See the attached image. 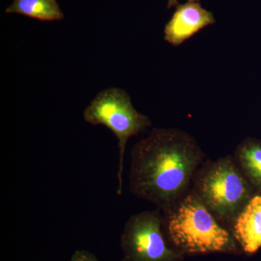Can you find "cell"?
<instances>
[{"instance_id": "8", "label": "cell", "mask_w": 261, "mask_h": 261, "mask_svg": "<svg viewBox=\"0 0 261 261\" xmlns=\"http://www.w3.org/2000/svg\"><path fill=\"white\" fill-rule=\"evenodd\" d=\"M233 157L252 187L261 191V141L245 139L237 147Z\"/></svg>"}, {"instance_id": "6", "label": "cell", "mask_w": 261, "mask_h": 261, "mask_svg": "<svg viewBox=\"0 0 261 261\" xmlns=\"http://www.w3.org/2000/svg\"><path fill=\"white\" fill-rule=\"evenodd\" d=\"M216 23L214 15L197 2L178 5L164 29V39L175 47L191 39L201 30Z\"/></svg>"}, {"instance_id": "1", "label": "cell", "mask_w": 261, "mask_h": 261, "mask_svg": "<svg viewBox=\"0 0 261 261\" xmlns=\"http://www.w3.org/2000/svg\"><path fill=\"white\" fill-rule=\"evenodd\" d=\"M205 158L190 134L178 128H153L130 152V193L167 211L191 190Z\"/></svg>"}, {"instance_id": "11", "label": "cell", "mask_w": 261, "mask_h": 261, "mask_svg": "<svg viewBox=\"0 0 261 261\" xmlns=\"http://www.w3.org/2000/svg\"><path fill=\"white\" fill-rule=\"evenodd\" d=\"M179 0H168V8H171L173 7L178 5V3ZM190 2H198L199 0H189Z\"/></svg>"}, {"instance_id": "5", "label": "cell", "mask_w": 261, "mask_h": 261, "mask_svg": "<svg viewBox=\"0 0 261 261\" xmlns=\"http://www.w3.org/2000/svg\"><path fill=\"white\" fill-rule=\"evenodd\" d=\"M160 210L130 216L121 233L123 261H180L184 255L171 245Z\"/></svg>"}, {"instance_id": "3", "label": "cell", "mask_w": 261, "mask_h": 261, "mask_svg": "<svg viewBox=\"0 0 261 261\" xmlns=\"http://www.w3.org/2000/svg\"><path fill=\"white\" fill-rule=\"evenodd\" d=\"M191 190L220 223L231 226L253 197L252 185L229 155L202 163Z\"/></svg>"}, {"instance_id": "9", "label": "cell", "mask_w": 261, "mask_h": 261, "mask_svg": "<svg viewBox=\"0 0 261 261\" xmlns=\"http://www.w3.org/2000/svg\"><path fill=\"white\" fill-rule=\"evenodd\" d=\"M5 13L25 15L41 21H56L64 18L57 0H13Z\"/></svg>"}, {"instance_id": "7", "label": "cell", "mask_w": 261, "mask_h": 261, "mask_svg": "<svg viewBox=\"0 0 261 261\" xmlns=\"http://www.w3.org/2000/svg\"><path fill=\"white\" fill-rule=\"evenodd\" d=\"M231 228V233L247 254L255 253L261 247V195L247 202Z\"/></svg>"}, {"instance_id": "4", "label": "cell", "mask_w": 261, "mask_h": 261, "mask_svg": "<svg viewBox=\"0 0 261 261\" xmlns=\"http://www.w3.org/2000/svg\"><path fill=\"white\" fill-rule=\"evenodd\" d=\"M84 119L94 126L107 127L118 140L119 163L117 194L121 195L127 142L130 137L138 135L151 126L152 121L149 117L135 109L126 91L117 87H111L99 92L84 110Z\"/></svg>"}, {"instance_id": "2", "label": "cell", "mask_w": 261, "mask_h": 261, "mask_svg": "<svg viewBox=\"0 0 261 261\" xmlns=\"http://www.w3.org/2000/svg\"><path fill=\"white\" fill-rule=\"evenodd\" d=\"M163 215L168 241L184 255L240 253L232 233L220 224L192 190Z\"/></svg>"}, {"instance_id": "10", "label": "cell", "mask_w": 261, "mask_h": 261, "mask_svg": "<svg viewBox=\"0 0 261 261\" xmlns=\"http://www.w3.org/2000/svg\"><path fill=\"white\" fill-rule=\"evenodd\" d=\"M70 261H99L92 252L85 250H79L74 252Z\"/></svg>"}]
</instances>
